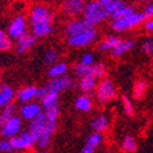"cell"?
<instances>
[{
	"mask_svg": "<svg viewBox=\"0 0 153 153\" xmlns=\"http://www.w3.org/2000/svg\"><path fill=\"white\" fill-rule=\"evenodd\" d=\"M138 1L141 3V4H145V5H147V4H149V3L152 1V0H138Z\"/></svg>",
	"mask_w": 153,
	"mask_h": 153,
	"instance_id": "b9f144b4",
	"label": "cell"
},
{
	"mask_svg": "<svg viewBox=\"0 0 153 153\" xmlns=\"http://www.w3.org/2000/svg\"><path fill=\"white\" fill-rule=\"evenodd\" d=\"M23 121L20 115H15L0 126V135L3 138H14L22 132Z\"/></svg>",
	"mask_w": 153,
	"mask_h": 153,
	"instance_id": "ba28073f",
	"label": "cell"
},
{
	"mask_svg": "<svg viewBox=\"0 0 153 153\" xmlns=\"http://www.w3.org/2000/svg\"><path fill=\"white\" fill-rule=\"evenodd\" d=\"M75 85V81L71 76L69 75H64L61 77H56V79H50L47 85L45 88L48 90V92H55V93H60L62 91H68L70 88H72Z\"/></svg>",
	"mask_w": 153,
	"mask_h": 153,
	"instance_id": "9c48e42d",
	"label": "cell"
},
{
	"mask_svg": "<svg viewBox=\"0 0 153 153\" xmlns=\"http://www.w3.org/2000/svg\"><path fill=\"white\" fill-rule=\"evenodd\" d=\"M48 92V90L45 88V86L44 87H41V88H38V99H42L44 96H45V93Z\"/></svg>",
	"mask_w": 153,
	"mask_h": 153,
	"instance_id": "60d3db41",
	"label": "cell"
},
{
	"mask_svg": "<svg viewBox=\"0 0 153 153\" xmlns=\"http://www.w3.org/2000/svg\"><path fill=\"white\" fill-rule=\"evenodd\" d=\"M15 115H16V105L15 104H9V105L4 107L0 110V126L4 125L7 120L14 118Z\"/></svg>",
	"mask_w": 153,
	"mask_h": 153,
	"instance_id": "83f0119b",
	"label": "cell"
},
{
	"mask_svg": "<svg viewBox=\"0 0 153 153\" xmlns=\"http://www.w3.org/2000/svg\"><path fill=\"white\" fill-rule=\"evenodd\" d=\"M36 39H37V38H36L34 36H32L31 33H26L23 37L19 38V39L16 41V44H15V50H16V53L20 54V55L28 53L30 50L34 47V44H36Z\"/></svg>",
	"mask_w": 153,
	"mask_h": 153,
	"instance_id": "e0dca14e",
	"label": "cell"
},
{
	"mask_svg": "<svg viewBox=\"0 0 153 153\" xmlns=\"http://www.w3.org/2000/svg\"><path fill=\"white\" fill-rule=\"evenodd\" d=\"M120 41L121 39L118 36H114V34L108 36L98 43V49L100 52H111V50L120 43Z\"/></svg>",
	"mask_w": 153,
	"mask_h": 153,
	"instance_id": "cb8c5ba5",
	"label": "cell"
},
{
	"mask_svg": "<svg viewBox=\"0 0 153 153\" xmlns=\"http://www.w3.org/2000/svg\"><path fill=\"white\" fill-rule=\"evenodd\" d=\"M0 82H1V72H0Z\"/></svg>",
	"mask_w": 153,
	"mask_h": 153,
	"instance_id": "f6af8a7d",
	"label": "cell"
},
{
	"mask_svg": "<svg viewBox=\"0 0 153 153\" xmlns=\"http://www.w3.org/2000/svg\"><path fill=\"white\" fill-rule=\"evenodd\" d=\"M47 127V118H45V114L44 111L41 114V115H38L34 120L30 121V125H28V131L33 135V137L36 138V141L39 140V137L42 136L43 131L45 130Z\"/></svg>",
	"mask_w": 153,
	"mask_h": 153,
	"instance_id": "2e32d148",
	"label": "cell"
},
{
	"mask_svg": "<svg viewBox=\"0 0 153 153\" xmlns=\"http://www.w3.org/2000/svg\"><path fill=\"white\" fill-rule=\"evenodd\" d=\"M120 148L123 152L125 153H132V152H136L137 149V142H136V138L131 135L129 136H125L121 142H120Z\"/></svg>",
	"mask_w": 153,
	"mask_h": 153,
	"instance_id": "4316f807",
	"label": "cell"
},
{
	"mask_svg": "<svg viewBox=\"0 0 153 153\" xmlns=\"http://www.w3.org/2000/svg\"><path fill=\"white\" fill-rule=\"evenodd\" d=\"M98 1L100 3V5L103 6V9L107 11L109 16H111L114 12H117L120 7L125 5L124 0H98Z\"/></svg>",
	"mask_w": 153,
	"mask_h": 153,
	"instance_id": "d4e9b609",
	"label": "cell"
},
{
	"mask_svg": "<svg viewBox=\"0 0 153 153\" xmlns=\"http://www.w3.org/2000/svg\"><path fill=\"white\" fill-rule=\"evenodd\" d=\"M136 11L135 6H131V5H124L123 7H120L117 12H114V14L110 16L111 20H118V19H121V17H125L127 15H131Z\"/></svg>",
	"mask_w": 153,
	"mask_h": 153,
	"instance_id": "1f68e13d",
	"label": "cell"
},
{
	"mask_svg": "<svg viewBox=\"0 0 153 153\" xmlns=\"http://www.w3.org/2000/svg\"><path fill=\"white\" fill-rule=\"evenodd\" d=\"M16 99L21 105L30 103V102H33L34 99H38V87L36 86L21 87L16 92Z\"/></svg>",
	"mask_w": 153,
	"mask_h": 153,
	"instance_id": "5bb4252c",
	"label": "cell"
},
{
	"mask_svg": "<svg viewBox=\"0 0 153 153\" xmlns=\"http://www.w3.org/2000/svg\"><path fill=\"white\" fill-rule=\"evenodd\" d=\"M58 59H59V53L55 48L47 49L43 54V61H44V64H47L49 66H52L55 62H58Z\"/></svg>",
	"mask_w": 153,
	"mask_h": 153,
	"instance_id": "f1b7e54d",
	"label": "cell"
},
{
	"mask_svg": "<svg viewBox=\"0 0 153 153\" xmlns=\"http://www.w3.org/2000/svg\"><path fill=\"white\" fill-rule=\"evenodd\" d=\"M102 142H103V135L99 134V132H92L90 136H88L86 145L96 149L97 147H99L102 145Z\"/></svg>",
	"mask_w": 153,
	"mask_h": 153,
	"instance_id": "d6a6232c",
	"label": "cell"
},
{
	"mask_svg": "<svg viewBox=\"0 0 153 153\" xmlns=\"http://www.w3.org/2000/svg\"><path fill=\"white\" fill-rule=\"evenodd\" d=\"M135 45H136V42H135V39H132V38H125V39H121L120 43L111 50V56L114 59H119L123 55L127 54L130 50H132L135 48Z\"/></svg>",
	"mask_w": 153,
	"mask_h": 153,
	"instance_id": "ac0fdd59",
	"label": "cell"
},
{
	"mask_svg": "<svg viewBox=\"0 0 153 153\" xmlns=\"http://www.w3.org/2000/svg\"><path fill=\"white\" fill-rule=\"evenodd\" d=\"M68 72H69V65L65 61H58L54 65L49 66V70H48V75L50 79L61 77L64 75H68Z\"/></svg>",
	"mask_w": 153,
	"mask_h": 153,
	"instance_id": "7402d4cb",
	"label": "cell"
},
{
	"mask_svg": "<svg viewBox=\"0 0 153 153\" xmlns=\"http://www.w3.org/2000/svg\"><path fill=\"white\" fill-rule=\"evenodd\" d=\"M56 124L58 123H50V121H47V127L45 130L43 131L42 136L39 137V140L37 141V146L41 151H44L47 149L49 146H50V142H52V138L56 131Z\"/></svg>",
	"mask_w": 153,
	"mask_h": 153,
	"instance_id": "9a60e30c",
	"label": "cell"
},
{
	"mask_svg": "<svg viewBox=\"0 0 153 153\" xmlns=\"http://www.w3.org/2000/svg\"><path fill=\"white\" fill-rule=\"evenodd\" d=\"M54 11L43 3H36L28 10V26L36 38H45L54 32Z\"/></svg>",
	"mask_w": 153,
	"mask_h": 153,
	"instance_id": "6da1fadb",
	"label": "cell"
},
{
	"mask_svg": "<svg viewBox=\"0 0 153 153\" xmlns=\"http://www.w3.org/2000/svg\"><path fill=\"white\" fill-rule=\"evenodd\" d=\"M14 98H16V92L14 88L6 83L0 86V109H3L9 104H12Z\"/></svg>",
	"mask_w": 153,
	"mask_h": 153,
	"instance_id": "d6986e66",
	"label": "cell"
},
{
	"mask_svg": "<svg viewBox=\"0 0 153 153\" xmlns=\"http://www.w3.org/2000/svg\"><path fill=\"white\" fill-rule=\"evenodd\" d=\"M109 118L105 115V114H98L97 117H94L91 121V129L94 132H99L103 134L104 131L108 130L109 127Z\"/></svg>",
	"mask_w": 153,
	"mask_h": 153,
	"instance_id": "44dd1931",
	"label": "cell"
},
{
	"mask_svg": "<svg viewBox=\"0 0 153 153\" xmlns=\"http://www.w3.org/2000/svg\"><path fill=\"white\" fill-rule=\"evenodd\" d=\"M74 72L79 79L83 77V76H93L96 79L102 80V79H104L107 69L104 66V64H100V62H96L91 66H87L81 62H77L74 66Z\"/></svg>",
	"mask_w": 153,
	"mask_h": 153,
	"instance_id": "8992f818",
	"label": "cell"
},
{
	"mask_svg": "<svg viewBox=\"0 0 153 153\" xmlns=\"http://www.w3.org/2000/svg\"><path fill=\"white\" fill-rule=\"evenodd\" d=\"M20 117L22 118V120L26 121H32L34 120L38 115H41L43 113V108L41 105V103H37V102H30V103L22 104L19 109Z\"/></svg>",
	"mask_w": 153,
	"mask_h": 153,
	"instance_id": "8fae6325",
	"label": "cell"
},
{
	"mask_svg": "<svg viewBox=\"0 0 153 153\" xmlns=\"http://www.w3.org/2000/svg\"><path fill=\"white\" fill-rule=\"evenodd\" d=\"M75 108L81 113H88L93 108L92 98L88 94H81L75 99Z\"/></svg>",
	"mask_w": 153,
	"mask_h": 153,
	"instance_id": "603a6c76",
	"label": "cell"
},
{
	"mask_svg": "<svg viewBox=\"0 0 153 153\" xmlns=\"http://www.w3.org/2000/svg\"><path fill=\"white\" fill-rule=\"evenodd\" d=\"M117 86L113 82V80L104 77L98 81L94 94L99 103H108L117 97Z\"/></svg>",
	"mask_w": 153,
	"mask_h": 153,
	"instance_id": "277c9868",
	"label": "cell"
},
{
	"mask_svg": "<svg viewBox=\"0 0 153 153\" xmlns=\"http://www.w3.org/2000/svg\"><path fill=\"white\" fill-rule=\"evenodd\" d=\"M74 1H83V3H85L86 0H74Z\"/></svg>",
	"mask_w": 153,
	"mask_h": 153,
	"instance_id": "ee69618b",
	"label": "cell"
},
{
	"mask_svg": "<svg viewBox=\"0 0 153 153\" xmlns=\"http://www.w3.org/2000/svg\"><path fill=\"white\" fill-rule=\"evenodd\" d=\"M121 102H123V109L125 111V114L127 117H134L135 115V108L131 99L127 96H123L121 97Z\"/></svg>",
	"mask_w": 153,
	"mask_h": 153,
	"instance_id": "836d02e7",
	"label": "cell"
},
{
	"mask_svg": "<svg viewBox=\"0 0 153 153\" xmlns=\"http://www.w3.org/2000/svg\"><path fill=\"white\" fill-rule=\"evenodd\" d=\"M58 100H59V93L47 92L45 96L41 99V105L45 110V109H49V108H53V107L58 105Z\"/></svg>",
	"mask_w": 153,
	"mask_h": 153,
	"instance_id": "484cf974",
	"label": "cell"
},
{
	"mask_svg": "<svg viewBox=\"0 0 153 153\" xmlns=\"http://www.w3.org/2000/svg\"><path fill=\"white\" fill-rule=\"evenodd\" d=\"M28 28V20L23 15H16L12 19L7 26V34L12 38V39H19V38L23 37L27 33Z\"/></svg>",
	"mask_w": 153,
	"mask_h": 153,
	"instance_id": "52a82bcc",
	"label": "cell"
},
{
	"mask_svg": "<svg viewBox=\"0 0 153 153\" xmlns=\"http://www.w3.org/2000/svg\"><path fill=\"white\" fill-rule=\"evenodd\" d=\"M148 90V83L145 80H138L134 86V97L136 99H141Z\"/></svg>",
	"mask_w": 153,
	"mask_h": 153,
	"instance_id": "f546056e",
	"label": "cell"
},
{
	"mask_svg": "<svg viewBox=\"0 0 153 153\" xmlns=\"http://www.w3.org/2000/svg\"><path fill=\"white\" fill-rule=\"evenodd\" d=\"M143 27L148 33H151V36H153V17H147L143 22Z\"/></svg>",
	"mask_w": 153,
	"mask_h": 153,
	"instance_id": "f35d334b",
	"label": "cell"
},
{
	"mask_svg": "<svg viewBox=\"0 0 153 153\" xmlns=\"http://www.w3.org/2000/svg\"><path fill=\"white\" fill-rule=\"evenodd\" d=\"M98 38V32L94 27H91L88 28L79 34H75V36H71V37H68V44L69 47L71 48H75V49H81V48H85V47H88L93 44Z\"/></svg>",
	"mask_w": 153,
	"mask_h": 153,
	"instance_id": "5b68a950",
	"label": "cell"
},
{
	"mask_svg": "<svg viewBox=\"0 0 153 153\" xmlns=\"http://www.w3.org/2000/svg\"><path fill=\"white\" fill-rule=\"evenodd\" d=\"M44 114H45L47 121H50V123H58L59 114H60L59 105H55V107H53V108L45 109V110H44Z\"/></svg>",
	"mask_w": 153,
	"mask_h": 153,
	"instance_id": "e575fe53",
	"label": "cell"
},
{
	"mask_svg": "<svg viewBox=\"0 0 153 153\" xmlns=\"http://www.w3.org/2000/svg\"><path fill=\"white\" fill-rule=\"evenodd\" d=\"M15 152L10 138H1L0 140V153H12Z\"/></svg>",
	"mask_w": 153,
	"mask_h": 153,
	"instance_id": "d590c367",
	"label": "cell"
},
{
	"mask_svg": "<svg viewBox=\"0 0 153 153\" xmlns=\"http://www.w3.org/2000/svg\"><path fill=\"white\" fill-rule=\"evenodd\" d=\"M34 153H45V152H44V151H41V149H39V151H37V152H34Z\"/></svg>",
	"mask_w": 153,
	"mask_h": 153,
	"instance_id": "7bdbcfd3",
	"label": "cell"
},
{
	"mask_svg": "<svg viewBox=\"0 0 153 153\" xmlns=\"http://www.w3.org/2000/svg\"><path fill=\"white\" fill-rule=\"evenodd\" d=\"M109 15L103 9L98 0H90L85 5V10L82 14V19L90 25L91 27H96L108 20Z\"/></svg>",
	"mask_w": 153,
	"mask_h": 153,
	"instance_id": "7a4b0ae2",
	"label": "cell"
},
{
	"mask_svg": "<svg viewBox=\"0 0 153 153\" xmlns=\"http://www.w3.org/2000/svg\"><path fill=\"white\" fill-rule=\"evenodd\" d=\"M85 3L83 1H74V0H65L61 6L60 10L65 16L70 19H76L77 16L83 14L85 10Z\"/></svg>",
	"mask_w": 153,
	"mask_h": 153,
	"instance_id": "7c38bea8",
	"label": "cell"
},
{
	"mask_svg": "<svg viewBox=\"0 0 153 153\" xmlns=\"http://www.w3.org/2000/svg\"><path fill=\"white\" fill-rule=\"evenodd\" d=\"M143 12L146 14V16H147V17H153V0H152V1H151L149 4H147V5L145 6Z\"/></svg>",
	"mask_w": 153,
	"mask_h": 153,
	"instance_id": "ab89813d",
	"label": "cell"
},
{
	"mask_svg": "<svg viewBox=\"0 0 153 153\" xmlns=\"http://www.w3.org/2000/svg\"><path fill=\"white\" fill-rule=\"evenodd\" d=\"M142 50L146 53V54H149L152 55L153 54V36H151L149 38L143 41L142 43Z\"/></svg>",
	"mask_w": 153,
	"mask_h": 153,
	"instance_id": "74e56055",
	"label": "cell"
},
{
	"mask_svg": "<svg viewBox=\"0 0 153 153\" xmlns=\"http://www.w3.org/2000/svg\"><path fill=\"white\" fill-rule=\"evenodd\" d=\"M10 141L15 151H28L34 145H37L36 138L28 130H23L19 136L10 138Z\"/></svg>",
	"mask_w": 153,
	"mask_h": 153,
	"instance_id": "30bf717a",
	"label": "cell"
},
{
	"mask_svg": "<svg viewBox=\"0 0 153 153\" xmlns=\"http://www.w3.org/2000/svg\"><path fill=\"white\" fill-rule=\"evenodd\" d=\"M79 62L83 64V65H87V66H91V65H93V64H96V59H94V55L92 53L87 52V53L81 55Z\"/></svg>",
	"mask_w": 153,
	"mask_h": 153,
	"instance_id": "8d00e7d4",
	"label": "cell"
},
{
	"mask_svg": "<svg viewBox=\"0 0 153 153\" xmlns=\"http://www.w3.org/2000/svg\"><path fill=\"white\" fill-rule=\"evenodd\" d=\"M88 28H91V26L88 25L83 19H70L66 25H65V28H64V31H65V34L68 37H71V36H75V34H79Z\"/></svg>",
	"mask_w": 153,
	"mask_h": 153,
	"instance_id": "4fadbf2b",
	"label": "cell"
},
{
	"mask_svg": "<svg viewBox=\"0 0 153 153\" xmlns=\"http://www.w3.org/2000/svg\"><path fill=\"white\" fill-rule=\"evenodd\" d=\"M146 20H147V16L143 11H135L134 14L127 15L125 17H121L118 20H111L110 28L117 33H123V32L130 31L140 26V25H143Z\"/></svg>",
	"mask_w": 153,
	"mask_h": 153,
	"instance_id": "3957f363",
	"label": "cell"
},
{
	"mask_svg": "<svg viewBox=\"0 0 153 153\" xmlns=\"http://www.w3.org/2000/svg\"><path fill=\"white\" fill-rule=\"evenodd\" d=\"M12 48V38L0 28V52H7Z\"/></svg>",
	"mask_w": 153,
	"mask_h": 153,
	"instance_id": "4dcf8cb0",
	"label": "cell"
},
{
	"mask_svg": "<svg viewBox=\"0 0 153 153\" xmlns=\"http://www.w3.org/2000/svg\"><path fill=\"white\" fill-rule=\"evenodd\" d=\"M97 85H98V79L93 77V76H83L77 82V87L82 92V94H90L93 91H96Z\"/></svg>",
	"mask_w": 153,
	"mask_h": 153,
	"instance_id": "ffe728a7",
	"label": "cell"
}]
</instances>
